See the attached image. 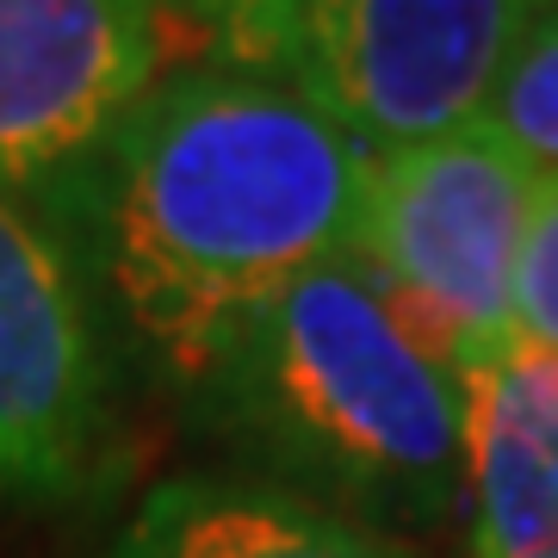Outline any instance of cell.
I'll return each instance as SVG.
<instances>
[{"mask_svg": "<svg viewBox=\"0 0 558 558\" xmlns=\"http://www.w3.org/2000/svg\"><path fill=\"white\" fill-rule=\"evenodd\" d=\"M366 161L286 81L174 69L50 230L75 248L119 360L186 398L286 286L354 248Z\"/></svg>", "mask_w": 558, "mask_h": 558, "instance_id": "6da1fadb", "label": "cell"}, {"mask_svg": "<svg viewBox=\"0 0 558 558\" xmlns=\"http://www.w3.org/2000/svg\"><path fill=\"white\" fill-rule=\"evenodd\" d=\"M186 410L248 478L360 527H435L459 509V379L348 255L286 286Z\"/></svg>", "mask_w": 558, "mask_h": 558, "instance_id": "7a4b0ae2", "label": "cell"}, {"mask_svg": "<svg viewBox=\"0 0 558 558\" xmlns=\"http://www.w3.org/2000/svg\"><path fill=\"white\" fill-rule=\"evenodd\" d=\"M534 186L539 168L484 119L366 161L348 260L453 379L502 336H515L509 299Z\"/></svg>", "mask_w": 558, "mask_h": 558, "instance_id": "3957f363", "label": "cell"}, {"mask_svg": "<svg viewBox=\"0 0 558 558\" xmlns=\"http://www.w3.org/2000/svg\"><path fill=\"white\" fill-rule=\"evenodd\" d=\"M119 341L75 248L0 193V497L62 502L112 465Z\"/></svg>", "mask_w": 558, "mask_h": 558, "instance_id": "277c9868", "label": "cell"}, {"mask_svg": "<svg viewBox=\"0 0 558 558\" xmlns=\"http://www.w3.org/2000/svg\"><path fill=\"white\" fill-rule=\"evenodd\" d=\"M539 0H304L292 87L366 156L484 119Z\"/></svg>", "mask_w": 558, "mask_h": 558, "instance_id": "5b68a950", "label": "cell"}, {"mask_svg": "<svg viewBox=\"0 0 558 558\" xmlns=\"http://www.w3.org/2000/svg\"><path fill=\"white\" fill-rule=\"evenodd\" d=\"M161 75L156 0H0V193L50 223Z\"/></svg>", "mask_w": 558, "mask_h": 558, "instance_id": "8992f818", "label": "cell"}, {"mask_svg": "<svg viewBox=\"0 0 558 558\" xmlns=\"http://www.w3.org/2000/svg\"><path fill=\"white\" fill-rule=\"evenodd\" d=\"M459 509L472 558H558V354L502 336L459 373Z\"/></svg>", "mask_w": 558, "mask_h": 558, "instance_id": "52a82bcc", "label": "cell"}, {"mask_svg": "<svg viewBox=\"0 0 558 558\" xmlns=\"http://www.w3.org/2000/svg\"><path fill=\"white\" fill-rule=\"evenodd\" d=\"M100 558H410L311 497L248 472H180L131 509Z\"/></svg>", "mask_w": 558, "mask_h": 558, "instance_id": "ba28073f", "label": "cell"}, {"mask_svg": "<svg viewBox=\"0 0 558 558\" xmlns=\"http://www.w3.org/2000/svg\"><path fill=\"white\" fill-rule=\"evenodd\" d=\"M174 69H223L292 87L304 0H156Z\"/></svg>", "mask_w": 558, "mask_h": 558, "instance_id": "9c48e42d", "label": "cell"}, {"mask_svg": "<svg viewBox=\"0 0 558 558\" xmlns=\"http://www.w3.org/2000/svg\"><path fill=\"white\" fill-rule=\"evenodd\" d=\"M484 124L539 174H558V0L534 7L497 94L484 106Z\"/></svg>", "mask_w": 558, "mask_h": 558, "instance_id": "30bf717a", "label": "cell"}, {"mask_svg": "<svg viewBox=\"0 0 558 558\" xmlns=\"http://www.w3.org/2000/svg\"><path fill=\"white\" fill-rule=\"evenodd\" d=\"M509 311H515V336L558 354V174H539V186H534V211H527V230H521Z\"/></svg>", "mask_w": 558, "mask_h": 558, "instance_id": "8fae6325", "label": "cell"}]
</instances>
